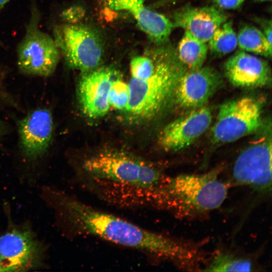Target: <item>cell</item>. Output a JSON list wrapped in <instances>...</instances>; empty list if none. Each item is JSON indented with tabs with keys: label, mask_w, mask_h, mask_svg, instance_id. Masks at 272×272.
<instances>
[{
	"label": "cell",
	"mask_w": 272,
	"mask_h": 272,
	"mask_svg": "<svg viewBox=\"0 0 272 272\" xmlns=\"http://www.w3.org/2000/svg\"><path fill=\"white\" fill-rule=\"evenodd\" d=\"M45 200L75 234L94 236L135 249L187 270L194 269L200 261L199 251L191 244L145 229L61 191L50 188Z\"/></svg>",
	"instance_id": "obj_1"
},
{
	"label": "cell",
	"mask_w": 272,
	"mask_h": 272,
	"mask_svg": "<svg viewBox=\"0 0 272 272\" xmlns=\"http://www.w3.org/2000/svg\"><path fill=\"white\" fill-rule=\"evenodd\" d=\"M165 175L152 163L120 152H104L85 159L79 181L105 201L124 208L149 207Z\"/></svg>",
	"instance_id": "obj_2"
},
{
	"label": "cell",
	"mask_w": 272,
	"mask_h": 272,
	"mask_svg": "<svg viewBox=\"0 0 272 272\" xmlns=\"http://www.w3.org/2000/svg\"><path fill=\"white\" fill-rule=\"evenodd\" d=\"M221 171L218 167L201 174L165 175L153 192L150 207L179 218L209 214L222 206L230 187L220 179Z\"/></svg>",
	"instance_id": "obj_3"
},
{
	"label": "cell",
	"mask_w": 272,
	"mask_h": 272,
	"mask_svg": "<svg viewBox=\"0 0 272 272\" xmlns=\"http://www.w3.org/2000/svg\"><path fill=\"white\" fill-rule=\"evenodd\" d=\"M156 54L158 61L153 75L145 80L131 78L128 84L129 100L126 109L137 117H149L157 113L187 70L173 48H159Z\"/></svg>",
	"instance_id": "obj_4"
},
{
	"label": "cell",
	"mask_w": 272,
	"mask_h": 272,
	"mask_svg": "<svg viewBox=\"0 0 272 272\" xmlns=\"http://www.w3.org/2000/svg\"><path fill=\"white\" fill-rule=\"evenodd\" d=\"M26 31L17 48V63L22 73L47 77L55 70L60 52L53 38L39 28V11L34 2Z\"/></svg>",
	"instance_id": "obj_5"
},
{
	"label": "cell",
	"mask_w": 272,
	"mask_h": 272,
	"mask_svg": "<svg viewBox=\"0 0 272 272\" xmlns=\"http://www.w3.org/2000/svg\"><path fill=\"white\" fill-rule=\"evenodd\" d=\"M258 139L237 156L227 182L230 186L247 187L260 197L271 193V133Z\"/></svg>",
	"instance_id": "obj_6"
},
{
	"label": "cell",
	"mask_w": 272,
	"mask_h": 272,
	"mask_svg": "<svg viewBox=\"0 0 272 272\" xmlns=\"http://www.w3.org/2000/svg\"><path fill=\"white\" fill-rule=\"evenodd\" d=\"M46 248L27 223L11 222L0 235V257L6 271H25L42 268Z\"/></svg>",
	"instance_id": "obj_7"
},
{
	"label": "cell",
	"mask_w": 272,
	"mask_h": 272,
	"mask_svg": "<svg viewBox=\"0 0 272 272\" xmlns=\"http://www.w3.org/2000/svg\"><path fill=\"white\" fill-rule=\"evenodd\" d=\"M261 115L260 102L251 96L224 103L211 130L213 143L228 144L256 132L261 126Z\"/></svg>",
	"instance_id": "obj_8"
},
{
	"label": "cell",
	"mask_w": 272,
	"mask_h": 272,
	"mask_svg": "<svg viewBox=\"0 0 272 272\" xmlns=\"http://www.w3.org/2000/svg\"><path fill=\"white\" fill-rule=\"evenodd\" d=\"M54 39L65 62L81 71L94 69L103 55L102 44L98 35L90 28L67 23L56 27Z\"/></svg>",
	"instance_id": "obj_9"
},
{
	"label": "cell",
	"mask_w": 272,
	"mask_h": 272,
	"mask_svg": "<svg viewBox=\"0 0 272 272\" xmlns=\"http://www.w3.org/2000/svg\"><path fill=\"white\" fill-rule=\"evenodd\" d=\"M221 75L214 68L201 66L186 70L179 77L173 92L179 107L193 110L205 105L222 86Z\"/></svg>",
	"instance_id": "obj_10"
},
{
	"label": "cell",
	"mask_w": 272,
	"mask_h": 272,
	"mask_svg": "<svg viewBox=\"0 0 272 272\" xmlns=\"http://www.w3.org/2000/svg\"><path fill=\"white\" fill-rule=\"evenodd\" d=\"M212 117L211 110L205 106L191 110L163 128L159 139L160 146L168 152L187 148L207 130Z\"/></svg>",
	"instance_id": "obj_11"
},
{
	"label": "cell",
	"mask_w": 272,
	"mask_h": 272,
	"mask_svg": "<svg viewBox=\"0 0 272 272\" xmlns=\"http://www.w3.org/2000/svg\"><path fill=\"white\" fill-rule=\"evenodd\" d=\"M53 128L52 114L45 108L36 109L20 121V143L27 158L36 160L46 152L51 143Z\"/></svg>",
	"instance_id": "obj_12"
},
{
	"label": "cell",
	"mask_w": 272,
	"mask_h": 272,
	"mask_svg": "<svg viewBox=\"0 0 272 272\" xmlns=\"http://www.w3.org/2000/svg\"><path fill=\"white\" fill-rule=\"evenodd\" d=\"M225 76L235 87L252 89L264 87L271 83L267 62L244 51L231 56L224 65Z\"/></svg>",
	"instance_id": "obj_13"
},
{
	"label": "cell",
	"mask_w": 272,
	"mask_h": 272,
	"mask_svg": "<svg viewBox=\"0 0 272 272\" xmlns=\"http://www.w3.org/2000/svg\"><path fill=\"white\" fill-rule=\"evenodd\" d=\"M113 80V73L108 69L92 72L82 79L79 98L82 109L87 116L96 118L108 112L109 92Z\"/></svg>",
	"instance_id": "obj_14"
},
{
	"label": "cell",
	"mask_w": 272,
	"mask_h": 272,
	"mask_svg": "<svg viewBox=\"0 0 272 272\" xmlns=\"http://www.w3.org/2000/svg\"><path fill=\"white\" fill-rule=\"evenodd\" d=\"M107 8L125 11L135 19L139 26L147 35L158 44L166 42L173 25L164 15L149 9L143 0H101Z\"/></svg>",
	"instance_id": "obj_15"
},
{
	"label": "cell",
	"mask_w": 272,
	"mask_h": 272,
	"mask_svg": "<svg viewBox=\"0 0 272 272\" xmlns=\"http://www.w3.org/2000/svg\"><path fill=\"white\" fill-rule=\"evenodd\" d=\"M173 20V27L181 28L207 43L217 29L227 21V17L216 7L186 6L175 13Z\"/></svg>",
	"instance_id": "obj_16"
},
{
	"label": "cell",
	"mask_w": 272,
	"mask_h": 272,
	"mask_svg": "<svg viewBox=\"0 0 272 272\" xmlns=\"http://www.w3.org/2000/svg\"><path fill=\"white\" fill-rule=\"evenodd\" d=\"M208 49L207 43L184 31L176 52L182 64L187 70H191L203 66L207 58Z\"/></svg>",
	"instance_id": "obj_17"
},
{
	"label": "cell",
	"mask_w": 272,
	"mask_h": 272,
	"mask_svg": "<svg viewBox=\"0 0 272 272\" xmlns=\"http://www.w3.org/2000/svg\"><path fill=\"white\" fill-rule=\"evenodd\" d=\"M254 268L253 262L250 258L228 251H219L201 271H251Z\"/></svg>",
	"instance_id": "obj_18"
},
{
	"label": "cell",
	"mask_w": 272,
	"mask_h": 272,
	"mask_svg": "<svg viewBox=\"0 0 272 272\" xmlns=\"http://www.w3.org/2000/svg\"><path fill=\"white\" fill-rule=\"evenodd\" d=\"M237 37L238 45L243 51L265 57H271V45L256 27L250 25L242 27Z\"/></svg>",
	"instance_id": "obj_19"
},
{
	"label": "cell",
	"mask_w": 272,
	"mask_h": 272,
	"mask_svg": "<svg viewBox=\"0 0 272 272\" xmlns=\"http://www.w3.org/2000/svg\"><path fill=\"white\" fill-rule=\"evenodd\" d=\"M211 53L218 57L233 51L238 45L237 37L231 21H226L215 31L208 41Z\"/></svg>",
	"instance_id": "obj_20"
},
{
	"label": "cell",
	"mask_w": 272,
	"mask_h": 272,
	"mask_svg": "<svg viewBox=\"0 0 272 272\" xmlns=\"http://www.w3.org/2000/svg\"><path fill=\"white\" fill-rule=\"evenodd\" d=\"M129 100L128 84L120 79L113 80L109 92L110 106L116 109H126Z\"/></svg>",
	"instance_id": "obj_21"
},
{
	"label": "cell",
	"mask_w": 272,
	"mask_h": 272,
	"mask_svg": "<svg viewBox=\"0 0 272 272\" xmlns=\"http://www.w3.org/2000/svg\"><path fill=\"white\" fill-rule=\"evenodd\" d=\"M130 67L131 78L145 80L153 75L155 64L149 57L138 56L131 60Z\"/></svg>",
	"instance_id": "obj_22"
},
{
	"label": "cell",
	"mask_w": 272,
	"mask_h": 272,
	"mask_svg": "<svg viewBox=\"0 0 272 272\" xmlns=\"http://www.w3.org/2000/svg\"><path fill=\"white\" fill-rule=\"evenodd\" d=\"M244 0H213L216 7L220 9L231 10L239 8Z\"/></svg>",
	"instance_id": "obj_23"
},
{
	"label": "cell",
	"mask_w": 272,
	"mask_h": 272,
	"mask_svg": "<svg viewBox=\"0 0 272 272\" xmlns=\"http://www.w3.org/2000/svg\"><path fill=\"white\" fill-rule=\"evenodd\" d=\"M82 12L78 8H70L62 13V17L66 20L72 23L80 17Z\"/></svg>",
	"instance_id": "obj_24"
},
{
	"label": "cell",
	"mask_w": 272,
	"mask_h": 272,
	"mask_svg": "<svg viewBox=\"0 0 272 272\" xmlns=\"http://www.w3.org/2000/svg\"><path fill=\"white\" fill-rule=\"evenodd\" d=\"M262 27L263 29V31L262 32L268 43L271 45L272 26L271 20L262 22Z\"/></svg>",
	"instance_id": "obj_25"
},
{
	"label": "cell",
	"mask_w": 272,
	"mask_h": 272,
	"mask_svg": "<svg viewBox=\"0 0 272 272\" xmlns=\"http://www.w3.org/2000/svg\"><path fill=\"white\" fill-rule=\"evenodd\" d=\"M10 0H0V12L3 10L5 5Z\"/></svg>",
	"instance_id": "obj_26"
},
{
	"label": "cell",
	"mask_w": 272,
	"mask_h": 272,
	"mask_svg": "<svg viewBox=\"0 0 272 272\" xmlns=\"http://www.w3.org/2000/svg\"><path fill=\"white\" fill-rule=\"evenodd\" d=\"M0 271H6L4 263L0 257Z\"/></svg>",
	"instance_id": "obj_27"
},
{
	"label": "cell",
	"mask_w": 272,
	"mask_h": 272,
	"mask_svg": "<svg viewBox=\"0 0 272 272\" xmlns=\"http://www.w3.org/2000/svg\"><path fill=\"white\" fill-rule=\"evenodd\" d=\"M257 1H260V2H265V1H269L271 0H257Z\"/></svg>",
	"instance_id": "obj_28"
},
{
	"label": "cell",
	"mask_w": 272,
	"mask_h": 272,
	"mask_svg": "<svg viewBox=\"0 0 272 272\" xmlns=\"http://www.w3.org/2000/svg\"></svg>",
	"instance_id": "obj_29"
}]
</instances>
